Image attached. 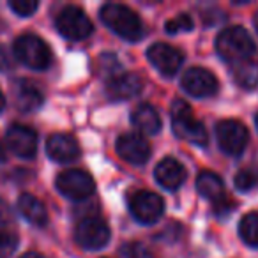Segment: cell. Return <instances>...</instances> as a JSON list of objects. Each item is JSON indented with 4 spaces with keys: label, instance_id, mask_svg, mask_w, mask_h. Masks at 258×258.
<instances>
[{
    "label": "cell",
    "instance_id": "1",
    "mask_svg": "<svg viewBox=\"0 0 258 258\" xmlns=\"http://www.w3.org/2000/svg\"><path fill=\"white\" fill-rule=\"evenodd\" d=\"M216 50L219 57L232 64H240L251 58L254 53V43L251 36L242 27H230L225 29L216 39Z\"/></svg>",
    "mask_w": 258,
    "mask_h": 258
},
{
    "label": "cell",
    "instance_id": "2",
    "mask_svg": "<svg viewBox=\"0 0 258 258\" xmlns=\"http://www.w3.org/2000/svg\"><path fill=\"white\" fill-rule=\"evenodd\" d=\"M101 20L115 34L127 41H138L144 36V25L138 15L120 4H108L101 9Z\"/></svg>",
    "mask_w": 258,
    "mask_h": 258
},
{
    "label": "cell",
    "instance_id": "3",
    "mask_svg": "<svg viewBox=\"0 0 258 258\" xmlns=\"http://www.w3.org/2000/svg\"><path fill=\"white\" fill-rule=\"evenodd\" d=\"M172 125L179 138L195 145H205L209 140L204 124L193 117L189 104L184 101H175L172 106Z\"/></svg>",
    "mask_w": 258,
    "mask_h": 258
},
{
    "label": "cell",
    "instance_id": "4",
    "mask_svg": "<svg viewBox=\"0 0 258 258\" xmlns=\"http://www.w3.org/2000/svg\"><path fill=\"white\" fill-rule=\"evenodd\" d=\"M15 55L20 62L32 69H46L51 64L50 46L34 34H23L15 43Z\"/></svg>",
    "mask_w": 258,
    "mask_h": 258
},
{
    "label": "cell",
    "instance_id": "5",
    "mask_svg": "<svg viewBox=\"0 0 258 258\" xmlns=\"http://www.w3.org/2000/svg\"><path fill=\"white\" fill-rule=\"evenodd\" d=\"M57 29L68 39L80 41L89 37L92 34L94 27L89 16L82 9L71 6V8H66L64 11H60V15L57 16Z\"/></svg>",
    "mask_w": 258,
    "mask_h": 258
},
{
    "label": "cell",
    "instance_id": "6",
    "mask_svg": "<svg viewBox=\"0 0 258 258\" xmlns=\"http://www.w3.org/2000/svg\"><path fill=\"white\" fill-rule=\"evenodd\" d=\"M75 239L85 249H99L110 240V228L97 216H90L78 223L75 230Z\"/></svg>",
    "mask_w": 258,
    "mask_h": 258
},
{
    "label": "cell",
    "instance_id": "7",
    "mask_svg": "<svg viewBox=\"0 0 258 258\" xmlns=\"http://www.w3.org/2000/svg\"><path fill=\"white\" fill-rule=\"evenodd\" d=\"M218 144L225 154L240 156L247 145V129L239 120H221L216 127Z\"/></svg>",
    "mask_w": 258,
    "mask_h": 258
},
{
    "label": "cell",
    "instance_id": "8",
    "mask_svg": "<svg viewBox=\"0 0 258 258\" xmlns=\"http://www.w3.org/2000/svg\"><path fill=\"white\" fill-rule=\"evenodd\" d=\"M57 187L64 197L73 200H85L94 193V179L83 170H66L58 173Z\"/></svg>",
    "mask_w": 258,
    "mask_h": 258
},
{
    "label": "cell",
    "instance_id": "9",
    "mask_svg": "<svg viewBox=\"0 0 258 258\" xmlns=\"http://www.w3.org/2000/svg\"><path fill=\"white\" fill-rule=\"evenodd\" d=\"M129 209H131V214L140 223L152 225L161 218L165 204H163L161 197L152 191H138L129 200Z\"/></svg>",
    "mask_w": 258,
    "mask_h": 258
},
{
    "label": "cell",
    "instance_id": "10",
    "mask_svg": "<svg viewBox=\"0 0 258 258\" xmlns=\"http://www.w3.org/2000/svg\"><path fill=\"white\" fill-rule=\"evenodd\" d=\"M182 89L193 97H209L218 92V80L204 68H191L182 76Z\"/></svg>",
    "mask_w": 258,
    "mask_h": 258
},
{
    "label": "cell",
    "instance_id": "11",
    "mask_svg": "<svg viewBox=\"0 0 258 258\" xmlns=\"http://www.w3.org/2000/svg\"><path fill=\"white\" fill-rule=\"evenodd\" d=\"M147 57L151 64L161 73L163 76H173L180 69L184 62V57L177 48L170 46L166 43H156L149 48Z\"/></svg>",
    "mask_w": 258,
    "mask_h": 258
},
{
    "label": "cell",
    "instance_id": "12",
    "mask_svg": "<svg viewBox=\"0 0 258 258\" xmlns=\"http://www.w3.org/2000/svg\"><path fill=\"white\" fill-rule=\"evenodd\" d=\"M8 145L18 158L32 159L37 152V135L29 125L13 124L8 129Z\"/></svg>",
    "mask_w": 258,
    "mask_h": 258
},
{
    "label": "cell",
    "instance_id": "13",
    "mask_svg": "<svg viewBox=\"0 0 258 258\" xmlns=\"http://www.w3.org/2000/svg\"><path fill=\"white\" fill-rule=\"evenodd\" d=\"M117 152L124 161L131 165H144L151 158V145L140 135H122L117 140Z\"/></svg>",
    "mask_w": 258,
    "mask_h": 258
},
{
    "label": "cell",
    "instance_id": "14",
    "mask_svg": "<svg viewBox=\"0 0 258 258\" xmlns=\"http://www.w3.org/2000/svg\"><path fill=\"white\" fill-rule=\"evenodd\" d=\"M46 152L53 161L69 163L80 156V145L73 137L64 133L51 135L46 142Z\"/></svg>",
    "mask_w": 258,
    "mask_h": 258
},
{
    "label": "cell",
    "instance_id": "15",
    "mask_svg": "<svg viewBox=\"0 0 258 258\" xmlns=\"http://www.w3.org/2000/svg\"><path fill=\"white\" fill-rule=\"evenodd\" d=\"M142 90V82L133 73H122L106 83V94L115 101L131 99Z\"/></svg>",
    "mask_w": 258,
    "mask_h": 258
},
{
    "label": "cell",
    "instance_id": "16",
    "mask_svg": "<svg viewBox=\"0 0 258 258\" xmlns=\"http://www.w3.org/2000/svg\"><path fill=\"white\" fill-rule=\"evenodd\" d=\"M156 180L161 184L166 189H177L182 186V182L186 180V170L180 165L177 159L173 158H165L163 161L158 163L156 166Z\"/></svg>",
    "mask_w": 258,
    "mask_h": 258
},
{
    "label": "cell",
    "instance_id": "17",
    "mask_svg": "<svg viewBox=\"0 0 258 258\" xmlns=\"http://www.w3.org/2000/svg\"><path fill=\"white\" fill-rule=\"evenodd\" d=\"M131 120H133L135 127L140 129L142 133L154 135L161 129L159 113L151 104H140V106L133 111V115H131Z\"/></svg>",
    "mask_w": 258,
    "mask_h": 258
},
{
    "label": "cell",
    "instance_id": "18",
    "mask_svg": "<svg viewBox=\"0 0 258 258\" xmlns=\"http://www.w3.org/2000/svg\"><path fill=\"white\" fill-rule=\"evenodd\" d=\"M18 211L22 216L36 226H44L48 223L46 207L32 195H22L18 198Z\"/></svg>",
    "mask_w": 258,
    "mask_h": 258
},
{
    "label": "cell",
    "instance_id": "19",
    "mask_svg": "<svg viewBox=\"0 0 258 258\" xmlns=\"http://www.w3.org/2000/svg\"><path fill=\"white\" fill-rule=\"evenodd\" d=\"M197 189L202 197H205L211 202H221L225 198V186L219 175L212 172H202L197 179Z\"/></svg>",
    "mask_w": 258,
    "mask_h": 258
},
{
    "label": "cell",
    "instance_id": "20",
    "mask_svg": "<svg viewBox=\"0 0 258 258\" xmlns=\"http://www.w3.org/2000/svg\"><path fill=\"white\" fill-rule=\"evenodd\" d=\"M16 104L22 111H34L43 104V94L36 85L29 82H18L16 87Z\"/></svg>",
    "mask_w": 258,
    "mask_h": 258
},
{
    "label": "cell",
    "instance_id": "21",
    "mask_svg": "<svg viewBox=\"0 0 258 258\" xmlns=\"http://www.w3.org/2000/svg\"><path fill=\"white\" fill-rule=\"evenodd\" d=\"M233 80L242 89H254L258 85V66L251 60L235 64V68H233Z\"/></svg>",
    "mask_w": 258,
    "mask_h": 258
},
{
    "label": "cell",
    "instance_id": "22",
    "mask_svg": "<svg viewBox=\"0 0 258 258\" xmlns=\"http://www.w3.org/2000/svg\"><path fill=\"white\" fill-rule=\"evenodd\" d=\"M239 235L244 244L258 247V212H249L239 223Z\"/></svg>",
    "mask_w": 258,
    "mask_h": 258
},
{
    "label": "cell",
    "instance_id": "23",
    "mask_svg": "<svg viewBox=\"0 0 258 258\" xmlns=\"http://www.w3.org/2000/svg\"><path fill=\"white\" fill-rule=\"evenodd\" d=\"M258 182V172L251 168H244L237 172L235 175V187L239 191H249L256 186Z\"/></svg>",
    "mask_w": 258,
    "mask_h": 258
},
{
    "label": "cell",
    "instance_id": "24",
    "mask_svg": "<svg viewBox=\"0 0 258 258\" xmlns=\"http://www.w3.org/2000/svg\"><path fill=\"white\" fill-rule=\"evenodd\" d=\"M193 29V20L189 15H179L175 18H172L170 22H166L165 30L168 34H180V32H189Z\"/></svg>",
    "mask_w": 258,
    "mask_h": 258
},
{
    "label": "cell",
    "instance_id": "25",
    "mask_svg": "<svg viewBox=\"0 0 258 258\" xmlns=\"http://www.w3.org/2000/svg\"><path fill=\"white\" fill-rule=\"evenodd\" d=\"M124 258H154V253L144 242H127L122 247Z\"/></svg>",
    "mask_w": 258,
    "mask_h": 258
},
{
    "label": "cell",
    "instance_id": "26",
    "mask_svg": "<svg viewBox=\"0 0 258 258\" xmlns=\"http://www.w3.org/2000/svg\"><path fill=\"white\" fill-rule=\"evenodd\" d=\"M9 8L20 16H30L39 8V2H36V0H13V2H9Z\"/></svg>",
    "mask_w": 258,
    "mask_h": 258
},
{
    "label": "cell",
    "instance_id": "27",
    "mask_svg": "<svg viewBox=\"0 0 258 258\" xmlns=\"http://www.w3.org/2000/svg\"><path fill=\"white\" fill-rule=\"evenodd\" d=\"M16 247V237L0 230V258H9Z\"/></svg>",
    "mask_w": 258,
    "mask_h": 258
},
{
    "label": "cell",
    "instance_id": "28",
    "mask_svg": "<svg viewBox=\"0 0 258 258\" xmlns=\"http://www.w3.org/2000/svg\"><path fill=\"white\" fill-rule=\"evenodd\" d=\"M13 219V212L11 207L8 205V202H4L0 198V225H6Z\"/></svg>",
    "mask_w": 258,
    "mask_h": 258
},
{
    "label": "cell",
    "instance_id": "29",
    "mask_svg": "<svg viewBox=\"0 0 258 258\" xmlns=\"http://www.w3.org/2000/svg\"><path fill=\"white\" fill-rule=\"evenodd\" d=\"M9 68H11V57H9L8 50L4 46H0V69L8 71Z\"/></svg>",
    "mask_w": 258,
    "mask_h": 258
},
{
    "label": "cell",
    "instance_id": "30",
    "mask_svg": "<svg viewBox=\"0 0 258 258\" xmlns=\"http://www.w3.org/2000/svg\"><path fill=\"white\" fill-rule=\"evenodd\" d=\"M6 159V147H4V144L0 142V161H4Z\"/></svg>",
    "mask_w": 258,
    "mask_h": 258
},
{
    "label": "cell",
    "instance_id": "31",
    "mask_svg": "<svg viewBox=\"0 0 258 258\" xmlns=\"http://www.w3.org/2000/svg\"><path fill=\"white\" fill-rule=\"evenodd\" d=\"M22 258H44V256L39 253H27V254H23Z\"/></svg>",
    "mask_w": 258,
    "mask_h": 258
},
{
    "label": "cell",
    "instance_id": "32",
    "mask_svg": "<svg viewBox=\"0 0 258 258\" xmlns=\"http://www.w3.org/2000/svg\"><path fill=\"white\" fill-rule=\"evenodd\" d=\"M4 106H6V97H4V94H2V90H0V111L4 110Z\"/></svg>",
    "mask_w": 258,
    "mask_h": 258
},
{
    "label": "cell",
    "instance_id": "33",
    "mask_svg": "<svg viewBox=\"0 0 258 258\" xmlns=\"http://www.w3.org/2000/svg\"><path fill=\"white\" fill-rule=\"evenodd\" d=\"M253 22H254V29H256V32H258V13L254 15V20H253Z\"/></svg>",
    "mask_w": 258,
    "mask_h": 258
},
{
    "label": "cell",
    "instance_id": "34",
    "mask_svg": "<svg viewBox=\"0 0 258 258\" xmlns=\"http://www.w3.org/2000/svg\"><path fill=\"white\" fill-rule=\"evenodd\" d=\"M254 124H256V129H258V115L254 117Z\"/></svg>",
    "mask_w": 258,
    "mask_h": 258
}]
</instances>
